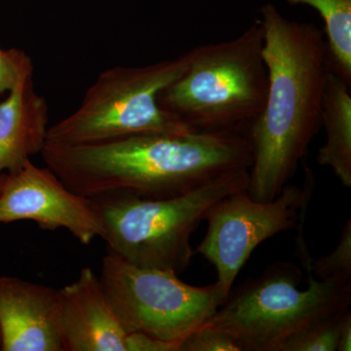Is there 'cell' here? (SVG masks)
Segmentation results:
<instances>
[{
  "instance_id": "19",
  "label": "cell",
  "mask_w": 351,
  "mask_h": 351,
  "mask_svg": "<svg viewBox=\"0 0 351 351\" xmlns=\"http://www.w3.org/2000/svg\"><path fill=\"white\" fill-rule=\"evenodd\" d=\"M126 351H181V343H171L142 332H132L127 336Z\"/></svg>"
},
{
  "instance_id": "6",
  "label": "cell",
  "mask_w": 351,
  "mask_h": 351,
  "mask_svg": "<svg viewBox=\"0 0 351 351\" xmlns=\"http://www.w3.org/2000/svg\"><path fill=\"white\" fill-rule=\"evenodd\" d=\"M191 53L141 66L103 71L80 107L48 128L46 143L82 145L138 133L193 131L158 104V97L189 66Z\"/></svg>"
},
{
  "instance_id": "4",
  "label": "cell",
  "mask_w": 351,
  "mask_h": 351,
  "mask_svg": "<svg viewBox=\"0 0 351 351\" xmlns=\"http://www.w3.org/2000/svg\"><path fill=\"white\" fill-rule=\"evenodd\" d=\"M249 170L226 173L199 188L169 198L108 195L90 198L108 251L145 269L179 276L193 260L191 239L215 203L247 189Z\"/></svg>"
},
{
  "instance_id": "7",
  "label": "cell",
  "mask_w": 351,
  "mask_h": 351,
  "mask_svg": "<svg viewBox=\"0 0 351 351\" xmlns=\"http://www.w3.org/2000/svg\"><path fill=\"white\" fill-rule=\"evenodd\" d=\"M99 278L127 332L181 346L226 301L217 281L193 286L175 272L137 267L110 252Z\"/></svg>"
},
{
  "instance_id": "17",
  "label": "cell",
  "mask_w": 351,
  "mask_h": 351,
  "mask_svg": "<svg viewBox=\"0 0 351 351\" xmlns=\"http://www.w3.org/2000/svg\"><path fill=\"white\" fill-rule=\"evenodd\" d=\"M181 351H242L235 339L205 323L184 339Z\"/></svg>"
},
{
  "instance_id": "15",
  "label": "cell",
  "mask_w": 351,
  "mask_h": 351,
  "mask_svg": "<svg viewBox=\"0 0 351 351\" xmlns=\"http://www.w3.org/2000/svg\"><path fill=\"white\" fill-rule=\"evenodd\" d=\"M298 255L306 271L324 281L351 283V219L346 221L339 243L331 254L314 260L309 255L306 241L300 232L298 237Z\"/></svg>"
},
{
  "instance_id": "14",
  "label": "cell",
  "mask_w": 351,
  "mask_h": 351,
  "mask_svg": "<svg viewBox=\"0 0 351 351\" xmlns=\"http://www.w3.org/2000/svg\"><path fill=\"white\" fill-rule=\"evenodd\" d=\"M315 9L325 25L330 66L351 83V0H287Z\"/></svg>"
},
{
  "instance_id": "1",
  "label": "cell",
  "mask_w": 351,
  "mask_h": 351,
  "mask_svg": "<svg viewBox=\"0 0 351 351\" xmlns=\"http://www.w3.org/2000/svg\"><path fill=\"white\" fill-rule=\"evenodd\" d=\"M41 156L66 188L87 198L129 195L169 198L219 176L250 170L242 131L138 133L82 145L46 143Z\"/></svg>"
},
{
  "instance_id": "8",
  "label": "cell",
  "mask_w": 351,
  "mask_h": 351,
  "mask_svg": "<svg viewBox=\"0 0 351 351\" xmlns=\"http://www.w3.org/2000/svg\"><path fill=\"white\" fill-rule=\"evenodd\" d=\"M304 165L302 186L288 184L270 201L253 199L244 189L225 196L208 210L207 232L195 253L214 265L226 299L252 252L277 233L295 228L306 214L316 181L306 161Z\"/></svg>"
},
{
  "instance_id": "3",
  "label": "cell",
  "mask_w": 351,
  "mask_h": 351,
  "mask_svg": "<svg viewBox=\"0 0 351 351\" xmlns=\"http://www.w3.org/2000/svg\"><path fill=\"white\" fill-rule=\"evenodd\" d=\"M263 43L257 20L237 38L189 50L188 68L161 92L159 106L193 131L246 133L267 98Z\"/></svg>"
},
{
  "instance_id": "21",
  "label": "cell",
  "mask_w": 351,
  "mask_h": 351,
  "mask_svg": "<svg viewBox=\"0 0 351 351\" xmlns=\"http://www.w3.org/2000/svg\"><path fill=\"white\" fill-rule=\"evenodd\" d=\"M4 178H5V173H3V174L0 175V189H1L2 182L4 181Z\"/></svg>"
},
{
  "instance_id": "18",
  "label": "cell",
  "mask_w": 351,
  "mask_h": 351,
  "mask_svg": "<svg viewBox=\"0 0 351 351\" xmlns=\"http://www.w3.org/2000/svg\"><path fill=\"white\" fill-rule=\"evenodd\" d=\"M29 56L18 49H0V94L12 89Z\"/></svg>"
},
{
  "instance_id": "10",
  "label": "cell",
  "mask_w": 351,
  "mask_h": 351,
  "mask_svg": "<svg viewBox=\"0 0 351 351\" xmlns=\"http://www.w3.org/2000/svg\"><path fill=\"white\" fill-rule=\"evenodd\" d=\"M3 351H63L59 290L18 277H0Z\"/></svg>"
},
{
  "instance_id": "11",
  "label": "cell",
  "mask_w": 351,
  "mask_h": 351,
  "mask_svg": "<svg viewBox=\"0 0 351 351\" xmlns=\"http://www.w3.org/2000/svg\"><path fill=\"white\" fill-rule=\"evenodd\" d=\"M59 293L63 351H126L129 332L92 269Z\"/></svg>"
},
{
  "instance_id": "16",
  "label": "cell",
  "mask_w": 351,
  "mask_h": 351,
  "mask_svg": "<svg viewBox=\"0 0 351 351\" xmlns=\"http://www.w3.org/2000/svg\"><path fill=\"white\" fill-rule=\"evenodd\" d=\"M343 313L321 320L291 337L281 351H337Z\"/></svg>"
},
{
  "instance_id": "2",
  "label": "cell",
  "mask_w": 351,
  "mask_h": 351,
  "mask_svg": "<svg viewBox=\"0 0 351 351\" xmlns=\"http://www.w3.org/2000/svg\"><path fill=\"white\" fill-rule=\"evenodd\" d=\"M260 13L269 84L262 112L246 130L253 149L246 191L270 201L294 177L319 131L330 62L315 25L289 20L271 3Z\"/></svg>"
},
{
  "instance_id": "12",
  "label": "cell",
  "mask_w": 351,
  "mask_h": 351,
  "mask_svg": "<svg viewBox=\"0 0 351 351\" xmlns=\"http://www.w3.org/2000/svg\"><path fill=\"white\" fill-rule=\"evenodd\" d=\"M48 128V106L34 88L29 58L8 96L0 101V175L17 170L40 154Z\"/></svg>"
},
{
  "instance_id": "20",
  "label": "cell",
  "mask_w": 351,
  "mask_h": 351,
  "mask_svg": "<svg viewBox=\"0 0 351 351\" xmlns=\"http://www.w3.org/2000/svg\"><path fill=\"white\" fill-rule=\"evenodd\" d=\"M351 350V313L346 311L341 317V327L339 331L338 346L337 351Z\"/></svg>"
},
{
  "instance_id": "13",
  "label": "cell",
  "mask_w": 351,
  "mask_h": 351,
  "mask_svg": "<svg viewBox=\"0 0 351 351\" xmlns=\"http://www.w3.org/2000/svg\"><path fill=\"white\" fill-rule=\"evenodd\" d=\"M350 84L330 66L321 107L326 141L317 154L318 164L330 168L346 189L351 186Z\"/></svg>"
},
{
  "instance_id": "5",
  "label": "cell",
  "mask_w": 351,
  "mask_h": 351,
  "mask_svg": "<svg viewBox=\"0 0 351 351\" xmlns=\"http://www.w3.org/2000/svg\"><path fill=\"white\" fill-rule=\"evenodd\" d=\"M288 262L270 265L249 279L207 321L235 339L242 351H281L291 337L350 309L351 283L324 281Z\"/></svg>"
},
{
  "instance_id": "9",
  "label": "cell",
  "mask_w": 351,
  "mask_h": 351,
  "mask_svg": "<svg viewBox=\"0 0 351 351\" xmlns=\"http://www.w3.org/2000/svg\"><path fill=\"white\" fill-rule=\"evenodd\" d=\"M22 219L36 221L43 230L66 228L83 245L104 237L92 200L73 193L49 168L31 160L5 174L0 189V223Z\"/></svg>"
}]
</instances>
